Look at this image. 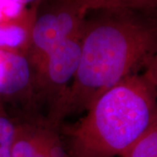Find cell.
Listing matches in <instances>:
<instances>
[{
    "label": "cell",
    "instance_id": "obj_1",
    "mask_svg": "<svg viewBox=\"0 0 157 157\" xmlns=\"http://www.w3.org/2000/svg\"><path fill=\"white\" fill-rule=\"evenodd\" d=\"M103 16L85 21L78 70L51 125L68 115L86 112L104 92L137 73L157 56V25L132 10L101 11Z\"/></svg>",
    "mask_w": 157,
    "mask_h": 157
},
{
    "label": "cell",
    "instance_id": "obj_2",
    "mask_svg": "<svg viewBox=\"0 0 157 157\" xmlns=\"http://www.w3.org/2000/svg\"><path fill=\"white\" fill-rule=\"evenodd\" d=\"M78 122L65 130L70 157H116L128 149L157 112V90L135 73L104 92Z\"/></svg>",
    "mask_w": 157,
    "mask_h": 157
},
{
    "label": "cell",
    "instance_id": "obj_3",
    "mask_svg": "<svg viewBox=\"0 0 157 157\" xmlns=\"http://www.w3.org/2000/svg\"><path fill=\"white\" fill-rule=\"evenodd\" d=\"M82 32L58 45L33 67V92L48 99L49 124L58 112L77 73L81 55Z\"/></svg>",
    "mask_w": 157,
    "mask_h": 157
},
{
    "label": "cell",
    "instance_id": "obj_4",
    "mask_svg": "<svg viewBox=\"0 0 157 157\" xmlns=\"http://www.w3.org/2000/svg\"><path fill=\"white\" fill-rule=\"evenodd\" d=\"M85 16L68 0L54 9L37 14L26 57L32 67L67 39L79 34L84 26Z\"/></svg>",
    "mask_w": 157,
    "mask_h": 157
},
{
    "label": "cell",
    "instance_id": "obj_5",
    "mask_svg": "<svg viewBox=\"0 0 157 157\" xmlns=\"http://www.w3.org/2000/svg\"><path fill=\"white\" fill-rule=\"evenodd\" d=\"M33 78V67L25 54L0 48V101L31 94Z\"/></svg>",
    "mask_w": 157,
    "mask_h": 157
},
{
    "label": "cell",
    "instance_id": "obj_6",
    "mask_svg": "<svg viewBox=\"0 0 157 157\" xmlns=\"http://www.w3.org/2000/svg\"><path fill=\"white\" fill-rule=\"evenodd\" d=\"M53 132L54 128L49 123H16L11 157H35L43 149Z\"/></svg>",
    "mask_w": 157,
    "mask_h": 157
},
{
    "label": "cell",
    "instance_id": "obj_7",
    "mask_svg": "<svg viewBox=\"0 0 157 157\" xmlns=\"http://www.w3.org/2000/svg\"><path fill=\"white\" fill-rule=\"evenodd\" d=\"M36 17L37 9L34 7L15 18L0 22V48L26 55Z\"/></svg>",
    "mask_w": 157,
    "mask_h": 157
},
{
    "label": "cell",
    "instance_id": "obj_8",
    "mask_svg": "<svg viewBox=\"0 0 157 157\" xmlns=\"http://www.w3.org/2000/svg\"><path fill=\"white\" fill-rule=\"evenodd\" d=\"M85 16L94 11L147 10L157 8V0H68Z\"/></svg>",
    "mask_w": 157,
    "mask_h": 157
},
{
    "label": "cell",
    "instance_id": "obj_9",
    "mask_svg": "<svg viewBox=\"0 0 157 157\" xmlns=\"http://www.w3.org/2000/svg\"><path fill=\"white\" fill-rule=\"evenodd\" d=\"M121 157H157V112L146 131Z\"/></svg>",
    "mask_w": 157,
    "mask_h": 157
},
{
    "label": "cell",
    "instance_id": "obj_10",
    "mask_svg": "<svg viewBox=\"0 0 157 157\" xmlns=\"http://www.w3.org/2000/svg\"><path fill=\"white\" fill-rule=\"evenodd\" d=\"M16 123L0 101V157H11V148Z\"/></svg>",
    "mask_w": 157,
    "mask_h": 157
},
{
    "label": "cell",
    "instance_id": "obj_11",
    "mask_svg": "<svg viewBox=\"0 0 157 157\" xmlns=\"http://www.w3.org/2000/svg\"><path fill=\"white\" fill-rule=\"evenodd\" d=\"M35 157H70L59 136L54 131L43 149Z\"/></svg>",
    "mask_w": 157,
    "mask_h": 157
},
{
    "label": "cell",
    "instance_id": "obj_12",
    "mask_svg": "<svg viewBox=\"0 0 157 157\" xmlns=\"http://www.w3.org/2000/svg\"><path fill=\"white\" fill-rule=\"evenodd\" d=\"M26 10V7L13 0H0V22L18 17Z\"/></svg>",
    "mask_w": 157,
    "mask_h": 157
},
{
    "label": "cell",
    "instance_id": "obj_13",
    "mask_svg": "<svg viewBox=\"0 0 157 157\" xmlns=\"http://www.w3.org/2000/svg\"><path fill=\"white\" fill-rule=\"evenodd\" d=\"M147 71L145 73L150 78L157 90V56L154 57L150 61L147 63Z\"/></svg>",
    "mask_w": 157,
    "mask_h": 157
},
{
    "label": "cell",
    "instance_id": "obj_14",
    "mask_svg": "<svg viewBox=\"0 0 157 157\" xmlns=\"http://www.w3.org/2000/svg\"><path fill=\"white\" fill-rule=\"evenodd\" d=\"M13 1L17 3V4H19V5H21V6L26 7V6H27L28 4L33 3V2L37 1V0H13Z\"/></svg>",
    "mask_w": 157,
    "mask_h": 157
}]
</instances>
